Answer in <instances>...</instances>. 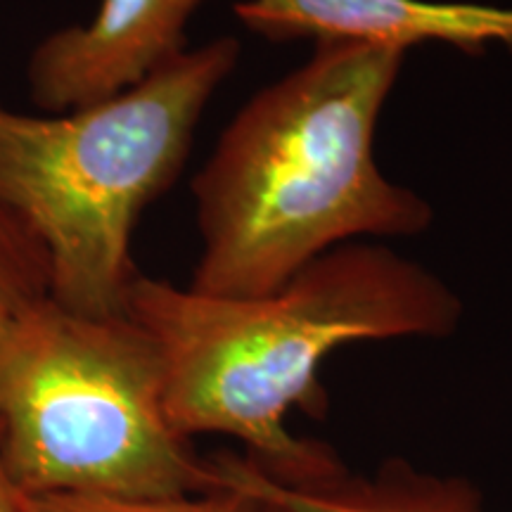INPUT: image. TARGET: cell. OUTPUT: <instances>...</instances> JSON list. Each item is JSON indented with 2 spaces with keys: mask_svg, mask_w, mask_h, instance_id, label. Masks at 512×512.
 <instances>
[{
  "mask_svg": "<svg viewBox=\"0 0 512 512\" xmlns=\"http://www.w3.org/2000/svg\"><path fill=\"white\" fill-rule=\"evenodd\" d=\"M126 316L155 344L166 415L183 437L226 434L266 475L304 484L344 470L330 446L285 422L294 408H328L320 363L356 342L451 337L463 302L394 249L349 242L264 297H207L138 273Z\"/></svg>",
  "mask_w": 512,
  "mask_h": 512,
  "instance_id": "1",
  "label": "cell"
},
{
  "mask_svg": "<svg viewBox=\"0 0 512 512\" xmlns=\"http://www.w3.org/2000/svg\"><path fill=\"white\" fill-rule=\"evenodd\" d=\"M403 57L316 43L311 60L235 114L192 181L202 235L192 292L264 297L339 245L432 226L427 200L389 181L375 159Z\"/></svg>",
  "mask_w": 512,
  "mask_h": 512,
  "instance_id": "2",
  "label": "cell"
},
{
  "mask_svg": "<svg viewBox=\"0 0 512 512\" xmlns=\"http://www.w3.org/2000/svg\"><path fill=\"white\" fill-rule=\"evenodd\" d=\"M238 60L240 41L223 36L81 110L34 117L0 102V211L41 247L55 304L124 316L140 273L133 230L176 183L209 100Z\"/></svg>",
  "mask_w": 512,
  "mask_h": 512,
  "instance_id": "3",
  "label": "cell"
},
{
  "mask_svg": "<svg viewBox=\"0 0 512 512\" xmlns=\"http://www.w3.org/2000/svg\"><path fill=\"white\" fill-rule=\"evenodd\" d=\"M0 460L24 496L174 498L221 489L164 408L162 363L126 316L43 297L0 328Z\"/></svg>",
  "mask_w": 512,
  "mask_h": 512,
  "instance_id": "4",
  "label": "cell"
},
{
  "mask_svg": "<svg viewBox=\"0 0 512 512\" xmlns=\"http://www.w3.org/2000/svg\"><path fill=\"white\" fill-rule=\"evenodd\" d=\"M204 0H100L88 24L43 38L29 60L31 100L72 112L110 100L183 53L185 27Z\"/></svg>",
  "mask_w": 512,
  "mask_h": 512,
  "instance_id": "5",
  "label": "cell"
},
{
  "mask_svg": "<svg viewBox=\"0 0 512 512\" xmlns=\"http://www.w3.org/2000/svg\"><path fill=\"white\" fill-rule=\"evenodd\" d=\"M235 15L271 41L361 43L408 53L446 43L463 53L512 50V8L451 0H238Z\"/></svg>",
  "mask_w": 512,
  "mask_h": 512,
  "instance_id": "6",
  "label": "cell"
},
{
  "mask_svg": "<svg viewBox=\"0 0 512 512\" xmlns=\"http://www.w3.org/2000/svg\"><path fill=\"white\" fill-rule=\"evenodd\" d=\"M211 460L221 489L283 512H491L467 477L425 472L406 460H389L373 475H354L344 467L304 484L278 482L247 456L219 453Z\"/></svg>",
  "mask_w": 512,
  "mask_h": 512,
  "instance_id": "7",
  "label": "cell"
},
{
  "mask_svg": "<svg viewBox=\"0 0 512 512\" xmlns=\"http://www.w3.org/2000/svg\"><path fill=\"white\" fill-rule=\"evenodd\" d=\"M22 512H254L252 498L230 489L174 498H126L100 494H19Z\"/></svg>",
  "mask_w": 512,
  "mask_h": 512,
  "instance_id": "8",
  "label": "cell"
},
{
  "mask_svg": "<svg viewBox=\"0 0 512 512\" xmlns=\"http://www.w3.org/2000/svg\"><path fill=\"white\" fill-rule=\"evenodd\" d=\"M43 297H48L46 256L0 211V328Z\"/></svg>",
  "mask_w": 512,
  "mask_h": 512,
  "instance_id": "9",
  "label": "cell"
},
{
  "mask_svg": "<svg viewBox=\"0 0 512 512\" xmlns=\"http://www.w3.org/2000/svg\"><path fill=\"white\" fill-rule=\"evenodd\" d=\"M0 512H22L19 505V491L10 482L8 472H5L3 460H0Z\"/></svg>",
  "mask_w": 512,
  "mask_h": 512,
  "instance_id": "10",
  "label": "cell"
},
{
  "mask_svg": "<svg viewBox=\"0 0 512 512\" xmlns=\"http://www.w3.org/2000/svg\"><path fill=\"white\" fill-rule=\"evenodd\" d=\"M254 501V498H252ZM254 512H283L280 508H275L271 503H261V501H254Z\"/></svg>",
  "mask_w": 512,
  "mask_h": 512,
  "instance_id": "11",
  "label": "cell"
}]
</instances>
